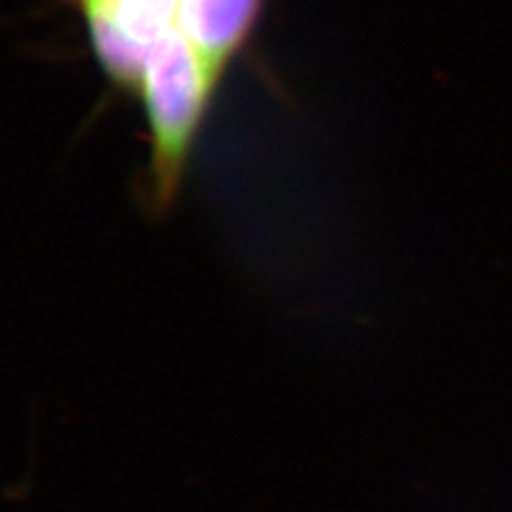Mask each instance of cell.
Instances as JSON below:
<instances>
[{
  "mask_svg": "<svg viewBox=\"0 0 512 512\" xmlns=\"http://www.w3.org/2000/svg\"><path fill=\"white\" fill-rule=\"evenodd\" d=\"M92 56L148 124L146 197L167 212L235 60L256 35L269 0H67Z\"/></svg>",
  "mask_w": 512,
  "mask_h": 512,
  "instance_id": "obj_1",
  "label": "cell"
}]
</instances>
